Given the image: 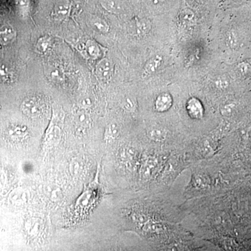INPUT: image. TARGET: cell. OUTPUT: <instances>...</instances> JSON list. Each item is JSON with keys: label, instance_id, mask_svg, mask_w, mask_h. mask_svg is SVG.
<instances>
[{"label": "cell", "instance_id": "cell-1", "mask_svg": "<svg viewBox=\"0 0 251 251\" xmlns=\"http://www.w3.org/2000/svg\"><path fill=\"white\" fill-rule=\"evenodd\" d=\"M21 109L23 113L33 118L40 116L44 111V105L40 99L36 97H29L23 102Z\"/></svg>", "mask_w": 251, "mask_h": 251}, {"label": "cell", "instance_id": "cell-2", "mask_svg": "<svg viewBox=\"0 0 251 251\" xmlns=\"http://www.w3.org/2000/svg\"><path fill=\"white\" fill-rule=\"evenodd\" d=\"M114 67L110 59L103 58L99 61L96 67V74L100 81L104 82L111 80Z\"/></svg>", "mask_w": 251, "mask_h": 251}, {"label": "cell", "instance_id": "cell-3", "mask_svg": "<svg viewBox=\"0 0 251 251\" xmlns=\"http://www.w3.org/2000/svg\"><path fill=\"white\" fill-rule=\"evenodd\" d=\"M71 10L72 4L69 0H59L54 4L50 16L54 21H62L69 17Z\"/></svg>", "mask_w": 251, "mask_h": 251}, {"label": "cell", "instance_id": "cell-4", "mask_svg": "<svg viewBox=\"0 0 251 251\" xmlns=\"http://www.w3.org/2000/svg\"><path fill=\"white\" fill-rule=\"evenodd\" d=\"M61 128L52 120L44 136V145L45 148L54 146L59 143L61 140Z\"/></svg>", "mask_w": 251, "mask_h": 251}, {"label": "cell", "instance_id": "cell-5", "mask_svg": "<svg viewBox=\"0 0 251 251\" xmlns=\"http://www.w3.org/2000/svg\"><path fill=\"white\" fill-rule=\"evenodd\" d=\"M16 31L14 27L9 24H5L0 27V44L8 46L13 44L16 39Z\"/></svg>", "mask_w": 251, "mask_h": 251}, {"label": "cell", "instance_id": "cell-6", "mask_svg": "<svg viewBox=\"0 0 251 251\" xmlns=\"http://www.w3.org/2000/svg\"><path fill=\"white\" fill-rule=\"evenodd\" d=\"M187 111L190 116L194 119H201L204 113L202 104L196 98H191L188 100L186 105Z\"/></svg>", "mask_w": 251, "mask_h": 251}, {"label": "cell", "instance_id": "cell-7", "mask_svg": "<svg viewBox=\"0 0 251 251\" xmlns=\"http://www.w3.org/2000/svg\"><path fill=\"white\" fill-rule=\"evenodd\" d=\"M173 105V99L168 93L160 94L155 101V108L158 112H165L169 110Z\"/></svg>", "mask_w": 251, "mask_h": 251}, {"label": "cell", "instance_id": "cell-8", "mask_svg": "<svg viewBox=\"0 0 251 251\" xmlns=\"http://www.w3.org/2000/svg\"><path fill=\"white\" fill-rule=\"evenodd\" d=\"M75 124L82 128H87L90 125V116L86 109L80 108L74 113Z\"/></svg>", "mask_w": 251, "mask_h": 251}, {"label": "cell", "instance_id": "cell-9", "mask_svg": "<svg viewBox=\"0 0 251 251\" xmlns=\"http://www.w3.org/2000/svg\"><path fill=\"white\" fill-rule=\"evenodd\" d=\"M162 60L163 58L159 55L155 56L153 58L150 59L144 68L143 76L146 77L154 74L161 65Z\"/></svg>", "mask_w": 251, "mask_h": 251}, {"label": "cell", "instance_id": "cell-10", "mask_svg": "<svg viewBox=\"0 0 251 251\" xmlns=\"http://www.w3.org/2000/svg\"><path fill=\"white\" fill-rule=\"evenodd\" d=\"M100 4L104 9L111 14H120L123 10V4L120 0H101Z\"/></svg>", "mask_w": 251, "mask_h": 251}, {"label": "cell", "instance_id": "cell-11", "mask_svg": "<svg viewBox=\"0 0 251 251\" xmlns=\"http://www.w3.org/2000/svg\"><path fill=\"white\" fill-rule=\"evenodd\" d=\"M94 191L91 188H88L87 191L82 193V196L79 198L78 201L77 202L76 206L78 209L85 210V209L90 208L92 201L94 199L93 196H92V195H93L92 193Z\"/></svg>", "mask_w": 251, "mask_h": 251}, {"label": "cell", "instance_id": "cell-12", "mask_svg": "<svg viewBox=\"0 0 251 251\" xmlns=\"http://www.w3.org/2000/svg\"><path fill=\"white\" fill-rule=\"evenodd\" d=\"M151 27V23L146 19L139 20V21H136L133 25L135 34L139 36L148 34L150 32Z\"/></svg>", "mask_w": 251, "mask_h": 251}, {"label": "cell", "instance_id": "cell-13", "mask_svg": "<svg viewBox=\"0 0 251 251\" xmlns=\"http://www.w3.org/2000/svg\"><path fill=\"white\" fill-rule=\"evenodd\" d=\"M15 78V74L12 69L5 64H0V82L11 83Z\"/></svg>", "mask_w": 251, "mask_h": 251}, {"label": "cell", "instance_id": "cell-14", "mask_svg": "<svg viewBox=\"0 0 251 251\" xmlns=\"http://www.w3.org/2000/svg\"><path fill=\"white\" fill-rule=\"evenodd\" d=\"M148 135L151 140L154 141L161 142L166 140L167 131L161 127H153L149 130Z\"/></svg>", "mask_w": 251, "mask_h": 251}, {"label": "cell", "instance_id": "cell-15", "mask_svg": "<svg viewBox=\"0 0 251 251\" xmlns=\"http://www.w3.org/2000/svg\"><path fill=\"white\" fill-rule=\"evenodd\" d=\"M86 52L91 58L97 59L100 54V49L94 41H89L86 44Z\"/></svg>", "mask_w": 251, "mask_h": 251}, {"label": "cell", "instance_id": "cell-16", "mask_svg": "<svg viewBox=\"0 0 251 251\" xmlns=\"http://www.w3.org/2000/svg\"><path fill=\"white\" fill-rule=\"evenodd\" d=\"M92 26L99 32L108 33L110 27H109L108 23L105 22L104 20L101 18H94L92 23Z\"/></svg>", "mask_w": 251, "mask_h": 251}, {"label": "cell", "instance_id": "cell-17", "mask_svg": "<svg viewBox=\"0 0 251 251\" xmlns=\"http://www.w3.org/2000/svg\"><path fill=\"white\" fill-rule=\"evenodd\" d=\"M48 75L51 80L55 81V82H60L64 79V74L62 69L57 67H50Z\"/></svg>", "mask_w": 251, "mask_h": 251}, {"label": "cell", "instance_id": "cell-18", "mask_svg": "<svg viewBox=\"0 0 251 251\" xmlns=\"http://www.w3.org/2000/svg\"><path fill=\"white\" fill-rule=\"evenodd\" d=\"M50 46V40L48 36H43L37 41L36 48L40 53L44 54L49 50Z\"/></svg>", "mask_w": 251, "mask_h": 251}, {"label": "cell", "instance_id": "cell-19", "mask_svg": "<svg viewBox=\"0 0 251 251\" xmlns=\"http://www.w3.org/2000/svg\"><path fill=\"white\" fill-rule=\"evenodd\" d=\"M119 128L115 124H111L107 126L105 131V139L106 140H112L115 139L118 135Z\"/></svg>", "mask_w": 251, "mask_h": 251}, {"label": "cell", "instance_id": "cell-20", "mask_svg": "<svg viewBox=\"0 0 251 251\" xmlns=\"http://www.w3.org/2000/svg\"><path fill=\"white\" fill-rule=\"evenodd\" d=\"M227 41L229 46L232 48H236L238 45V38L235 31H229L227 35Z\"/></svg>", "mask_w": 251, "mask_h": 251}, {"label": "cell", "instance_id": "cell-21", "mask_svg": "<svg viewBox=\"0 0 251 251\" xmlns=\"http://www.w3.org/2000/svg\"><path fill=\"white\" fill-rule=\"evenodd\" d=\"M194 18V14L191 10L185 9L181 14V19L185 23H191Z\"/></svg>", "mask_w": 251, "mask_h": 251}, {"label": "cell", "instance_id": "cell-22", "mask_svg": "<svg viewBox=\"0 0 251 251\" xmlns=\"http://www.w3.org/2000/svg\"><path fill=\"white\" fill-rule=\"evenodd\" d=\"M92 105V100L90 98H83L81 99L80 102H79V107L83 109L90 108Z\"/></svg>", "mask_w": 251, "mask_h": 251}, {"label": "cell", "instance_id": "cell-23", "mask_svg": "<svg viewBox=\"0 0 251 251\" xmlns=\"http://www.w3.org/2000/svg\"><path fill=\"white\" fill-rule=\"evenodd\" d=\"M216 85L218 88H225L227 85V80L224 77H219L216 80Z\"/></svg>", "mask_w": 251, "mask_h": 251}, {"label": "cell", "instance_id": "cell-24", "mask_svg": "<svg viewBox=\"0 0 251 251\" xmlns=\"http://www.w3.org/2000/svg\"><path fill=\"white\" fill-rule=\"evenodd\" d=\"M237 69L238 70H239V72L242 74H247V73L251 70L250 66L248 64H246V63H243V64H239Z\"/></svg>", "mask_w": 251, "mask_h": 251}, {"label": "cell", "instance_id": "cell-25", "mask_svg": "<svg viewBox=\"0 0 251 251\" xmlns=\"http://www.w3.org/2000/svg\"><path fill=\"white\" fill-rule=\"evenodd\" d=\"M124 108L127 110H131L134 108V104H133V100H130V99H126L125 102H124Z\"/></svg>", "mask_w": 251, "mask_h": 251}, {"label": "cell", "instance_id": "cell-26", "mask_svg": "<svg viewBox=\"0 0 251 251\" xmlns=\"http://www.w3.org/2000/svg\"><path fill=\"white\" fill-rule=\"evenodd\" d=\"M166 1V0H156V1H155V2H156V3L163 2V1Z\"/></svg>", "mask_w": 251, "mask_h": 251}]
</instances>
